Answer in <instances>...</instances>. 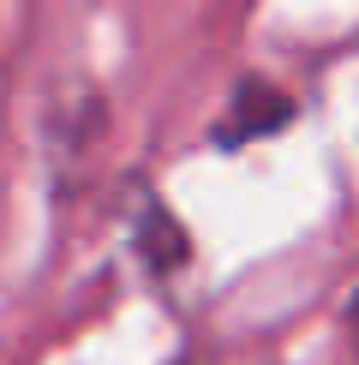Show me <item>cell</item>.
<instances>
[{
  "label": "cell",
  "mask_w": 359,
  "mask_h": 365,
  "mask_svg": "<svg viewBox=\"0 0 359 365\" xmlns=\"http://www.w3.org/2000/svg\"><path fill=\"white\" fill-rule=\"evenodd\" d=\"M348 336H353V347H359V294L348 299Z\"/></svg>",
  "instance_id": "6da1fadb"
},
{
  "label": "cell",
  "mask_w": 359,
  "mask_h": 365,
  "mask_svg": "<svg viewBox=\"0 0 359 365\" xmlns=\"http://www.w3.org/2000/svg\"><path fill=\"white\" fill-rule=\"evenodd\" d=\"M192 365H198V359H192Z\"/></svg>",
  "instance_id": "7a4b0ae2"
}]
</instances>
